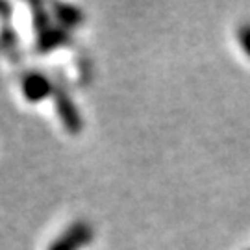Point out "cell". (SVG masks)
Instances as JSON below:
<instances>
[{"label":"cell","mask_w":250,"mask_h":250,"mask_svg":"<svg viewBox=\"0 0 250 250\" xmlns=\"http://www.w3.org/2000/svg\"><path fill=\"white\" fill-rule=\"evenodd\" d=\"M93 241V226L85 221H78L48 247V250H80Z\"/></svg>","instance_id":"6da1fadb"},{"label":"cell","mask_w":250,"mask_h":250,"mask_svg":"<svg viewBox=\"0 0 250 250\" xmlns=\"http://www.w3.org/2000/svg\"><path fill=\"white\" fill-rule=\"evenodd\" d=\"M54 100H56V111L60 115L63 128L72 135L80 134L82 128H83V121H82L80 111H78V107H76L71 95L65 89H58Z\"/></svg>","instance_id":"7a4b0ae2"},{"label":"cell","mask_w":250,"mask_h":250,"mask_svg":"<svg viewBox=\"0 0 250 250\" xmlns=\"http://www.w3.org/2000/svg\"><path fill=\"white\" fill-rule=\"evenodd\" d=\"M21 89L24 99L30 102H41V100L48 99L54 93L52 82L48 80L43 72H28L22 76L21 82Z\"/></svg>","instance_id":"3957f363"},{"label":"cell","mask_w":250,"mask_h":250,"mask_svg":"<svg viewBox=\"0 0 250 250\" xmlns=\"http://www.w3.org/2000/svg\"><path fill=\"white\" fill-rule=\"evenodd\" d=\"M69 41H71V36H69V30H63L60 26H50L46 28L45 32H41V34H37V43H36V48L37 52H50L54 48H60V46H65L69 45Z\"/></svg>","instance_id":"277c9868"},{"label":"cell","mask_w":250,"mask_h":250,"mask_svg":"<svg viewBox=\"0 0 250 250\" xmlns=\"http://www.w3.org/2000/svg\"><path fill=\"white\" fill-rule=\"evenodd\" d=\"M52 17L56 19V22H58L60 28L71 30V28L78 26L82 21H83V13L76 6L56 2V4H52Z\"/></svg>","instance_id":"5b68a950"},{"label":"cell","mask_w":250,"mask_h":250,"mask_svg":"<svg viewBox=\"0 0 250 250\" xmlns=\"http://www.w3.org/2000/svg\"><path fill=\"white\" fill-rule=\"evenodd\" d=\"M32 15H34V28L37 34L45 32L46 28L52 26V15L46 11L43 4H32Z\"/></svg>","instance_id":"8992f818"},{"label":"cell","mask_w":250,"mask_h":250,"mask_svg":"<svg viewBox=\"0 0 250 250\" xmlns=\"http://www.w3.org/2000/svg\"><path fill=\"white\" fill-rule=\"evenodd\" d=\"M0 43H2V46H4L8 52H11L13 56H17L19 43H17V36H15L13 28L4 26V30L0 32Z\"/></svg>","instance_id":"52a82bcc"},{"label":"cell","mask_w":250,"mask_h":250,"mask_svg":"<svg viewBox=\"0 0 250 250\" xmlns=\"http://www.w3.org/2000/svg\"><path fill=\"white\" fill-rule=\"evenodd\" d=\"M237 39H239V45H241L243 52L250 58V22H245V24L239 26Z\"/></svg>","instance_id":"ba28073f"}]
</instances>
